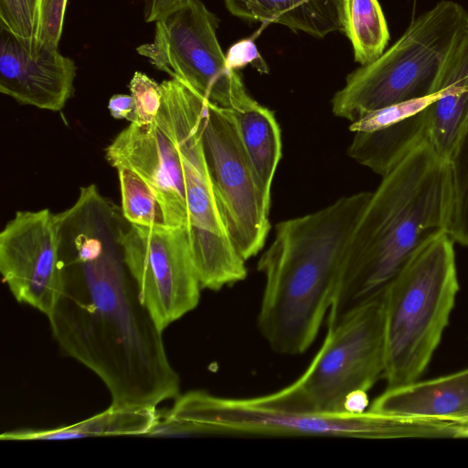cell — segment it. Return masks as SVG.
<instances>
[{
	"label": "cell",
	"mask_w": 468,
	"mask_h": 468,
	"mask_svg": "<svg viewBox=\"0 0 468 468\" xmlns=\"http://www.w3.org/2000/svg\"><path fill=\"white\" fill-rule=\"evenodd\" d=\"M122 233L60 247L61 283L48 314L62 351L104 383L115 406L156 408L180 378L122 256Z\"/></svg>",
	"instance_id": "1"
},
{
	"label": "cell",
	"mask_w": 468,
	"mask_h": 468,
	"mask_svg": "<svg viewBox=\"0 0 468 468\" xmlns=\"http://www.w3.org/2000/svg\"><path fill=\"white\" fill-rule=\"evenodd\" d=\"M381 177L346 244L328 323L383 291L427 242L447 232L449 163L427 138Z\"/></svg>",
	"instance_id": "2"
},
{
	"label": "cell",
	"mask_w": 468,
	"mask_h": 468,
	"mask_svg": "<svg viewBox=\"0 0 468 468\" xmlns=\"http://www.w3.org/2000/svg\"><path fill=\"white\" fill-rule=\"evenodd\" d=\"M370 195L343 196L275 226L257 264L265 281L258 327L274 352L301 355L315 340L334 300L346 244Z\"/></svg>",
	"instance_id": "3"
},
{
	"label": "cell",
	"mask_w": 468,
	"mask_h": 468,
	"mask_svg": "<svg viewBox=\"0 0 468 468\" xmlns=\"http://www.w3.org/2000/svg\"><path fill=\"white\" fill-rule=\"evenodd\" d=\"M431 424L366 410L361 413L305 412L276 402L270 394L223 398L192 390L176 398L150 436H318L356 439L426 438Z\"/></svg>",
	"instance_id": "4"
},
{
	"label": "cell",
	"mask_w": 468,
	"mask_h": 468,
	"mask_svg": "<svg viewBox=\"0 0 468 468\" xmlns=\"http://www.w3.org/2000/svg\"><path fill=\"white\" fill-rule=\"evenodd\" d=\"M453 244L431 239L384 289L388 388L419 380L441 342L460 288Z\"/></svg>",
	"instance_id": "5"
},
{
	"label": "cell",
	"mask_w": 468,
	"mask_h": 468,
	"mask_svg": "<svg viewBox=\"0 0 468 468\" xmlns=\"http://www.w3.org/2000/svg\"><path fill=\"white\" fill-rule=\"evenodd\" d=\"M161 87L155 122L180 156L195 267L202 289L219 291L245 280L248 271L228 230L204 152L200 122L205 98L176 79L164 80Z\"/></svg>",
	"instance_id": "6"
},
{
	"label": "cell",
	"mask_w": 468,
	"mask_h": 468,
	"mask_svg": "<svg viewBox=\"0 0 468 468\" xmlns=\"http://www.w3.org/2000/svg\"><path fill=\"white\" fill-rule=\"evenodd\" d=\"M467 16L451 0L420 15L378 58L347 76L332 99L333 114L353 122L369 112L433 94L443 59Z\"/></svg>",
	"instance_id": "7"
},
{
	"label": "cell",
	"mask_w": 468,
	"mask_h": 468,
	"mask_svg": "<svg viewBox=\"0 0 468 468\" xmlns=\"http://www.w3.org/2000/svg\"><path fill=\"white\" fill-rule=\"evenodd\" d=\"M306 370L271 397L305 412L346 413L355 394L368 392L385 373L384 290L327 323Z\"/></svg>",
	"instance_id": "8"
},
{
	"label": "cell",
	"mask_w": 468,
	"mask_h": 468,
	"mask_svg": "<svg viewBox=\"0 0 468 468\" xmlns=\"http://www.w3.org/2000/svg\"><path fill=\"white\" fill-rule=\"evenodd\" d=\"M218 18L200 0L155 22L154 40L136 48L157 69L211 102L233 109L250 98L240 76L228 68L217 37Z\"/></svg>",
	"instance_id": "9"
},
{
	"label": "cell",
	"mask_w": 468,
	"mask_h": 468,
	"mask_svg": "<svg viewBox=\"0 0 468 468\" xmlns=\"http://www.w3.org/2000/svg\"><path fill=\"white\" fill-rule=\"evenodd\" d=\"M201 137L231 239L248 261L263 248L271 229V197L261 189L228 109L205 98Z\"/></svg>",
	"instance_id": "10"
},
{
	"label": "cell",
	"mask_w": 468,
	"mask_h": 468,
	"mask_svg": "<svg viewBox=\"0 0 468 468\" xmlns=\"http://www.w3.org/2000/svg\"><path fill=\"white\" fill-rule=\"evenodd\" d=\"M121 244L142 303L160 330L197 306L202 287L186 227L129 224Z\"/></svg>",
	"instance_id": "11"
},
{
	"label": "cell",
	"mask_w": 468,
	"mask_h": 468,
	"mask_svg": "<svg viewBox=\"0 0 468 468\" xmlns=\"http://www.w3.org/2000/svg\"><path fill=\"white\" fill-rule=\"evenodd\" d=\"M0 271L18 303L48 316L62 275L55 214L48 208L16 213L0 233Z\"/></svg>",
	"instance_id": "12"
},
{
	"label": "cell",
	"mask_w": 468,
	"mask_h": 468,
	"mask_svg": "<svg viewBox=\"0 0 468 468\" xmlns=\"http://www.w3.org/2000/svg\"><path fill=\"white\" fill-rule=\"evenodd\" d=\"M76 65L58 48L0 27V91L23 105L58 112L74 93Z\"/></svg>",
	"instance_id": "13"
},
{
	"label": "cell",
	"mask_w": 468,
	"mask_h": 468,
	"mask_svg": "<svg viewBox=\"0 0 468 468\" xmlns=\"http://www.w3.org/2000/svg\"><path fill=\"white\" fill-rule=\"evenodd\" d=\"M105 158L116 169H131L151 187L167 226L188 227L180 156L174 141L157 122L130 123L106 147Z\"/></svg>",
	"instance_id": "14"
},
{
	"label": "cell",
	"mask_w": 468,
	"mask_h": 468,
	"mask_svg": "<svg viewBox=\"0 0 468 468\" xmlns=\"http://www.w3.org/2000/svg\"><path fill=\"white\" fill-rule=\"evenodd\" d=\"M438 93L367 112L349 125L347 154L383 176L428 135L429 108Z\"/></svg>",
	"instance_id": "15"
},
{
	"label": "cell",
	"mask_w": 468,
	"mask_h": 468,
	"mask_svg": "<svg viewBox=\"0 0 468 468\" xmlns=\"http://www.w3.org/2000/svg\"><path fill=\"white\" fill-rule=\"evenodd\" d=\"M367 410L399 418L452 422L468 428V367L437 378L387 388Z\"/></svg>",
	"instance_id": "16"
},
{
	"label": "cell",
	"mask_w": 468,
	"mask_h": 468,
	"mask_svg": "<svg viewBox=\"0 0 468 468\" xmlns=\"http://www.w3.org/2000/svg\"><path fill=\"white\" fill-rule=\"evenodd\" d=\"M429 108L427 139L447 160L468 118V16L455 35L439 70Z\"/></svg>",
	"instance_id": "17"
},
{
	"label": "cell",
	"mask_w": 468,
	"mask_h": 468,
	"mask_svg": "<svg viewBox=\"0 0 468 468\" xmlns=\"http://www.w3.org/2000/svg\"><path fill=\"white\" fill-rule=\"evenodd\" d=\"M240 18L271 22L316 37L344 31L342 0H224Z\"/></svg>",
	"instance_id": "18"
},
{
	"label": "cell",
	"mask_w": 468,
	"mask_h": 468,
	"mask_svg": "<svg viewBox=\"0 0 468 468\" xmlns=\"http://www.w3.org/2000/svg\"><path fill=\"white\" fill-rule=\"evenodd\" d=\"M228 111L236 125L257 182L261 191L271 197V184L282 155L281 129L275 115L252 97Z\"/></svg>",
	"instance_id": "19"
},
{
	"label": "cell",
	"mask_w": 468,
	"mask_h": 468,
	"mask_svg": "<svg viewBox=\"0 0 468 468\" xmlns=\"http://www.w3.org/2000/svg\"><path fill=\"white\" fill-rule=\"evenodd\" d=\"M155 408L111 405L80 422L48 430H16L4 432L1 441L69 440L86 437L144 435L158 424Z\"/></svg>",
	"instance_id": "20"
},
{
	"label": "cell",
	"mask_w": 468,
	"mask_h": 468,
	"mask_svg": "<svg viewBox=\"0 0 468 468\" xmlns=\"http://www.w3.org/2000/svg\"><path fill=\"white\" fill-rule=\"evenodd\" d=\"M344 31L361 66L378 58L389 40L388 25L378 0H342Z\"/></svg>",
	"instance_id": "21"
},
{
	"label": "cell",
	"mask_w": 468,
	"mask_h": 468,
	"mask_svg": "<svg viewBox=\"0 0 468 468\" xmlns=\"http://www.w3.org/2000/svg\"><path fill=\"white\" fill-rule=\"evenodd\" d=\"M448 163L452 198L447 233L454 242L468 247V118Z\"/></svg>",
	"instance_id": "22"
},
{
	"label": "cell",
	"mask_w": 468,
	"mask_h": 468,
	"mask_svg": "<svg viewBox=\"0 0 468 468\" xmlns=\"http://www.w3.org/2000/svg\"><path fill=\"white\" fill-rule=\"evenodd\" d=\"M117 172L122 212L126 221L142 227L167 226L161 205L151 187L129 168L119 167Z\"/></svg>",
	"instance_id": "23"
},
{
	"label": "cell",
	"mask_w": 468,
	"mask_h": 468,
	"mask_svg": "<svg viewBox=\"0 0 468 468\" xmlns=\"http://www.w3.org/2000/svg\"><path fill=\"white\" fill-rule=\"evenodd\" d=\"M39 0H0V27L16 37L37 40Z\"/></svg>",
	"instance_id": "24"
},
{
	"label": "cell",
	"mask_w": 468,
	"mask_h": 468,
	"mask_svg": "<svg viewBox=\"0 0 468 468\" xmlns=\"http://www.w3.org/2000/svg\"><path fill=\"white\" fill-rule=\"evenodd\" d=\"M137 113V124L147 125L155 122L163 100L161 84L146 74L136 71L129 83Z\"/></svg>",
	"instance_id": "25"
},
{
	"label": "cell",
	"mask_w": 468,
	"mask_h": 468,
	"mask_svg": "<svg viewBox=\"0 0 468 468\" xmlns=\"http://www.w3.org/2000/svg\"><path fill=\"white\" fill-rule=\"evenodd\" d=\"M68 0H39L37 40L58 48Z\"/></svg>",
	"instance_id": "26"
},
{
	"label": "cell",
	"mask_w": 468,
	"mask_h": 468,
	"mask_svg": "<svg viewBox=\"0 0 468 468\" xmlns=\"http://www.w3.org/2000/svg\"><path fill=\"white\" fill-rule=\"evenodd\" d=\"M226 63L228 68L233 70L250 64L261 73L268 72L266 63L261 58L254 43L250 39L234 44L226 55Z\"/></svg>",
	"instance_id": "27"
},
{
	"label": "cell",
	"mask_w": 468,
	"mask_h": 468,
	"mask_svg": "<svg viewBox=\"0 0 468 468\" xmlns=\"http://www.w3.org/2000/svg\"><path fill=\"white\" fill-rule=\"evenodd\" d=\"M110 114L115 119H125L130 123L137 122L135 102L130 94H114L108 102Z\"/></svg>",
	"instance_id": "28"
},
{
	"label": "cell",
	"mask_w": 468,
	"mask_h": 468,
	"mask_svg": "<svg viewBox=\"0 0 468 468\" xmlns=\"http://www.w3.org/2000/svg\"><path fill=\"white\" fill-rule=\"evenodd\" d=\"M188 0H145L144 19L156 22L184 5Z\"/></svg>",
	"instance_id": "29"
}]
</instances>
